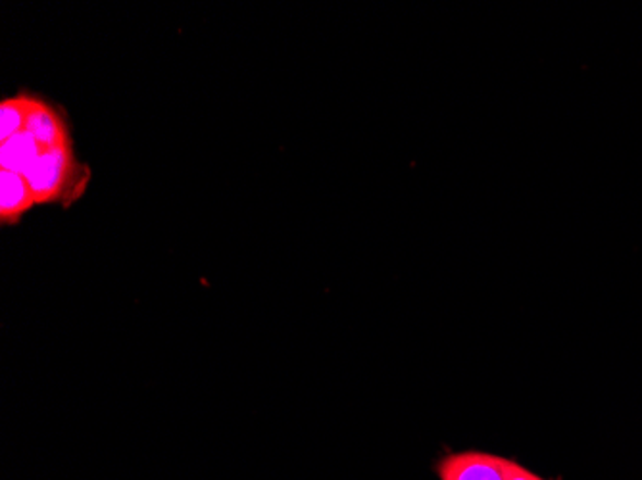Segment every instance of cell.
Instances as JSON below:
<instances>
[{
  "mask_svg": "<svg viewBox=\"0 0 642 480\" xmlns=\"http://www.w3.org/2000/svg\"><path fill=\"white\" fill-rule=\"evenodd\" d=\"M24 175L32 187L33 195L37 198V204H50L56 200H62L66 195L75 198L73 190L78 192L83 190V187L75 185L78 179L87 182V172L85 174L78 172L72 142L45 150Z\"/></svg>",
  "mask_w": 642,
  "mask_h": 480,
  "instance_id": "1",
  "label": "cell"
},
{
  "mask_svg": "<svg viewBox=\"0 0 642 480\" xmlns=\"http://www.w3.org/2000/svg\"><path fill=\"white\" fill-rule=\"evenodd\" d=\"M512 459L479 449L451 452L435 465L441 480H506Z\"/></svg>",
  "mask_w": 642,
  "mask_h": 480,
  "instance_id": "2",
  "label": "cell"
},
{
  "mask_svg": "<svg viewBox=\"0 0 642 480\" xmlns=\"http://www.w3.org/2000/svg\"><path fill=\"white\" fill-rule=\"evenodd\" d=\"M35 204L37 198L25 175L0 169V221L4 225H16Z\"/></svg>",
  "mask_w": 642,
  "mask_h": 480,
  "instance_id": "3",
  "label": "cell"
},
{
  "mask_svg": "<svg viewBox=\"0 0 642 480\" xmlns=\"http://www.w3.org/2000/svg\"><path fill=\"white\" fill-rule=\"evenodd\" d=\"M25 133L33 134L47 149H56V147H62L66 142H72L60 114L52 106H48L45 101H39V98H33L32 112H30V118H27Z\"/></svg>",
  "mask_w": 642,
  "mask_h": 480,
  "instance_id": "4",
  "label": "cell"
},
{
  "mask_svg": "<svg viewBox=\"0 0 642 480\" xmlns=\"http://www.w3.org/2000/svg\"><path fill=\"white\" fill-rule=\"evenodd\" d=\"M0 166L2 169H10L16 174L24 175L30 167L37 162V157L50 150L40 144L33 134L20 133L12 137L9 141H0Z\"/></svg>",
  "mask_w": 642,
  "mask_h": 480,
  "instance_id": "5",
  "label": "cell"
},
{
  "mask_svg": "<svg viewBox=\"0 0 642 480\" xmlns=\"http://www.w3.org/2000/svg\"><path fill=\"white\" fill-rule=\"evenodd\" d=\"M33 96H14L0 104V141L24 133L32 112Z\"/></svg>",
  "mask_w": 642,
  "mask_h": 480,
  "instance_id": "6",
  "label": "cell"
},
{
  "mask_svg": "<svg viewBox=\"0 0 642 480\" xmlns=\"http://www.w3.org/2000/svg\"><path fill=\"white\" fill-rule=\"evenodd\" d=\"M506 480H548L542 479L539 475H535V472L529 471V469H525L524 465L517 464L514 461L512 467H510V471H507Z\"/></svg>",
  "mask_w": 642,
  "mask_h": 480,
  "instance_id": "7",
  "label": "cell"
}]
</instances>
